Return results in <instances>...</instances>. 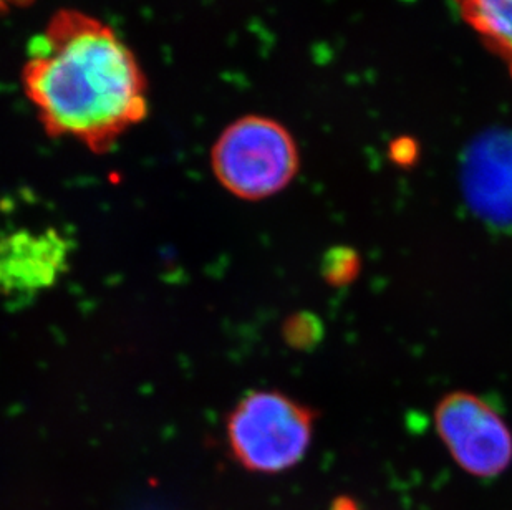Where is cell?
<instances>
[{"label":"cell","mask_w":512,"mask_h":510,"mask_svg":"<svg viewBox=\"0 0 512 510\" xmlns=\"http://www.w3.org/2000/svg\"><path fill=\"white\" fill-rule=\"evenodd\" d=\"M22 85L47 135L92 153H108L148 116V83L135 53L82 10H58L30 39Z\"/></svg>","instance_id":"cell-1"},{"label":"cell","mask_w":512,"mask_h":510,"mask_svg":"<svg viewBox=\"0 0 512 510\" xmlns=\"http://www.w3.org/2000/svg\"><path fill=\"white\" fill-rule=\"evenodd\" d=\"M468 193L474 206L496 221H512V135L496 133L471 150Z\"/></svg>","instance_id":"cell-6"},{"label":"cell","mask_w":512,"mask_h":510,"mask_svg":"<svg viewBox=\"0 0 512 510\" xmlns=\"http://www.w3.org/2000/svg\"><path fill=\"white\" fill-rule=\"evenodd\" d=\"M418 146L411 138H398L390 145V158L398 166H410L418 158Z\"/></svg>","instance_id":"cell-10"},{"label":"cell","mask_w":512,"mask_h":510,"mask_svg":"<svg viewBox=\"0 0 512 510\" xmlns=\"http://www.w3.org/2000/svg\"><path fill=\"white\" fill-rule=\"evenodd\" d=\"M360 274V257L350 247H334L322 262V275L332 287L352 284Z\"/></svg>","instance_id":"cell-8"},{"label":"cell","mask_w":512,"mask_h":510,"mask_svg":"<svg viewBox=\"0 0 512 510\" xmlns=\"http://www.w3.org/2000/svg\"><path fill=\"white\" fill-rule=\"evenodd\" d=\"M32 0H0V14L29 5Z\"/></svg>","instance_id":"cell-12"},{"label":"cell","mask_w":512,"mask_h":510,"mask_svg":"<svg viewBox=\"0 0 512 510\" xmlns=\"http://www.w3.org/2000/svg\"><path fill=\"white\" fill-rule=\"evenodd\" d=\"M314 409L282 391H249L228 418L232 456L247 471L279 474L297 466L314 439Z\"/></svg>","instance_id":"cell-3"},{"label":"cell","mask_w":512,"mask_h":510,"mask_svg":"<svg viewBox=\"0 0 512 510\" xmlns=\"http://www.w3.org/2000/svg\"><path fill=\"white\" fill-rule=\"evenodd\" d=\"M70 232L50 217L0 216V295L29 302L68 270Z\"/></svg>","instance_id":"cell-4"},{"label":"cell","mask_w":512,"mask_h":510,"mask_svg":"<svg viewBox=\"0 0 512 510\" xmlns=\"http://www.w3.org/2000/svg\"><path fill=\"white\" fill-rule=\"evenodd\" d=\"M484 47L503 62L512 80V0H451Z\"/></svg>","instance_id":"cell-7"},{"label":"cell","mask_w":512,"mask_h":510,"mask_svg":"<svg viewBox=\"0 0 512 510\" xmlns=\"http://www.w3.org/2000/svg\"><path fill=\"white\" fill-rule=\"evenodd\" d=\"M435 426L451 458L471 476L489 479L511 466V428L481 396L446 393L436 405Z\"/></svg>","instance_id":"cell-5"},{"label":"cell","mask_w":512,"mask_h":510,"mask_svg":"<svg viewBox=\"0 0 512 510\" xmlns=\"http://www.w3.org/2000/svg\"><path fill=\"white\" fill-rule=\"evenodd\" d=\"M211 168L232 196L262 201L289 188L299 174V146L279 121L269 116H242L214 143Z\"/></svg>","instance_id":"cell-2"},{"label":"cell","mask_w":512,"mask_h":510,"mask_svg":"<svg viewBox=\"0 0 512 510\" xmlns=\"http://www.w3.org/2000/svg\"><path fill=\"white\" fill-rule=\"evenodd\" d=\"M330 510H360L357 502L353 501L352 497L340 496L332 502Z\"/></svg>","instance_id":"cell-11"},{"label":"cell","mask_w":512,"mask_h":510,"mask_svg":"<svg viewBox=\"0 0 512 510\" xmlns=\"http://www.w3.org/2000/svg\"><path fill=\"white\" fill-rule=\"evenodd\" d=\"M317 318L312 317L309 313H299L289 318V322L285 323L284 337L289 345L295 348H305L314 345L320 333Z\"/></svg>","instance_id":"cell-9"}]
</instances>
